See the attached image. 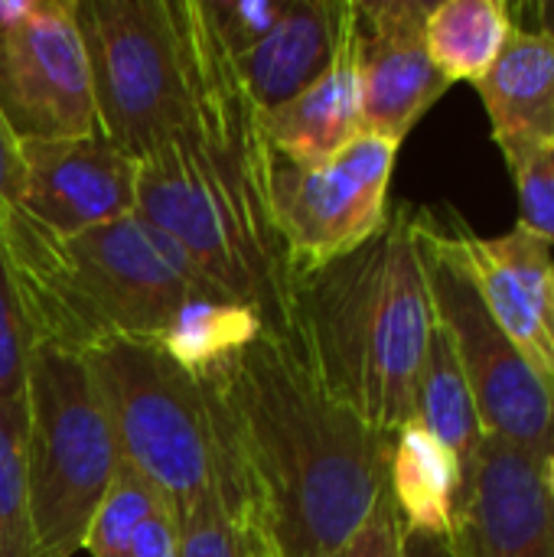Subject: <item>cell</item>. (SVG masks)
Listing matches in <instances>:
<instances>
[{
	"mask_svg": "<svg viewBox=\"0 0 554 557\" xmlns=\"http://www.w3.org/2000/svg\"><path fill=\"white\" fill-rule=\"evenodd\" d=\"M271 170L261 111L232 69L196 121L140 160L134 212L225 300L251 307L268 330H287L294 281L271 215Z\"/></svg>",
	"mask_w": 554,
	"mask_h": 557,
	"instance_id": "7a4b0ae2",
	"label": "cell"
},
{
	"mask_svg": "<svg viewBox=\"0 0 554 557\" xmlns=\"http://www.w3.org/2000/svg\"><path fill=\"white\" fill-rule=\"evenodd\" d=\"M398 147L359 134L323 163L300 166L274 157L271 215L294 284L359 251L385 228Z\"/></svg>",
	"mask_w": 554,
	"mask_h": 557,
	"instance_id": "9c48e42d",
	"label": "cell"
},
{
	"mask_svg": "<svg viewBox=\"0 0 554 557\" xmlns=\"http://www.w3.org/2000/svg\"><path fill=\"white\" fill-rule=\"evenodd\" d=\"M33 10V0H0V26L16 23L20 16H26Z\"/></svg>",
	"mask_w": 554,
	"mask_h": 557,
	"instance_id": "4dcf8cb0",
	"label": "cell"
},
{
	"mask_svg": "<svg viewBox=\"0 0 554 557\" xmlns=\"http://www.w3.org/2000/svg\"><path fill=\"white\" fill-rule=\"evenodd\" d=\"M23 180V157H20V137L10 131L7 117L0 114V212L16 202Z\"/></svg>",
	"mask_w": 554,
	"mask_h": 557,
	"instance_id": "f1b7e54d",
	"label": "cell"
},
{
	"mask_svg": "<svg viewBox=\"0 0 554 557\" xmlns=\"http://www.w3.org/2000/svg\"><path fill=\"white\" fill-rule=\"evenodd\" d=\"M176 548H180V519L173 516L170 506H163L140 529L131 557H176Z\"/></svg>",
	"mask_w": 554,
	"mask_h": 557,
	"instance_id": "83f0119b",
	"label": "cell"
},
{
	"mask_svg": "<svg viewBox=\"0 0 554 557\" xmlns=\"http://www.w3.org/2000/svg\"><path fill=\"white\" fill-rule=\"evenodd\" d=\"M454 542L460 557H554L545 460L487 437Z\"/></svg>",
	"mask_w": 554,
	"mask_h": 557,
	"instance_id": "4fadbf2b",
	"label": "cell"
},
{
	"mask_svg": "<svg viewBox=\"0 0 554 557\" xmlns=\"http://www.w3.org/2000/svg\"><path fill=\"white\" fill-rule=\"evenodd\" d=\"M519 189V225L554 251V140L500 147Z\"/></svg>",
	"mask_w": 554,
	"mask_h": 557,
	"instance_id": "603a6c76",
	"label": "cell"
},
{
	"mask_svg": "<svg viewBox=\"0 0 554 557\" xmlns=\"http://www.w3.org/2000/svg\"><path fill=\"white\" fill-rule=\"evenodd\" d=\"M264 330V320L245 304L189 297L160 336V349L193 379H206L212 369L251 346Z\"/></svg>",
	"mask_w": 554,
	"mask_h": 557,
	"instance_id": "ffe728a7",
	"label": "cell"
},
{
	"mask_svg": "<svg viewBox=\"0 0 554 557\" xmlns=\"http://www.w3.org/2000/svg\"><path fill=\"white\" fill-rule=\"evenodd\" d=\"M0 245L33 343L82 359L114 343H160L189 297H222L137 212L59 235L7 206Z\"/></svg>",
	"mask_w": 554,
	"mask_h": 557,
	"instance_id": "3957f363",
	"label": "cell"
},
{
	"mask_svg": "<svg viewBox=\"0 0 554 557\" xmlns=\"http://www.w3.org/2000/svg\"><path fill=\"white\" fill-rule=\"evenodd\" d=\"M424 0H353L362 131L402 144L451 88L424 42Z\"/></svg>",
	"mask_w": 554,
	"mask_h": 557,
	"instance_id": "8fae6325",
	"label": "cell"
},
{
	"mask_svg": "<svg viewBox=\"0 0 554 557\" xmlns=\"http://www.w3.org/2000/svg\"><path fill=\"white\" fill-rule=\"evenodd\" d=\"M23 180L16 209L36 225L78 235L137 209L140 163L101 131L88 137L20 140Z\"/></svg>",
	"mask_w": 554,
	"mask_h": 557,
	"instance_id": "7c38bea8",
	"label": "cell"
},
{
	"mask_svg": "<svg viewBox=\"0 0 554 557\" xmlns=\"http://www.w3.org/2000/svg\"><path fill=\"white\" fill-rule=\"evenodd\" d=\"M0 114L20 140L98 131L91 69L72 0H33L26 16L0 26Z\"/></svg>",
	"mask_w": 554,
	"mask_h": 557,
	"instance_id": "30bf717a",
	"label": "cell"
},
{
	"mask_svg": "<svg viewBox=\"0 0 554 557\" xmlns=\"http://www.w3.org/2000/svg\"><path fill=\"white\" fill-rule=\"evenodd\" d=\"M353 0H287L274 29L242 59L238 82L264 114L310 88L340 55Z\"/></svg>",
	"mask_w": 554,
	"mask_h": 557,
	"instance_id": "5bb4252c",
	"label": "cell"
},
{
	"mask_svg": "<svg viewBox=\"0 0 554 557\" xmlns=\"http://www.w3.org/2000/svg\"><path fill=\"white\" fill-rule=\"evenodd\" d=\"M255 557H258V555H255Z\"/></svg>",
	"mask_w": 554,
	"mask_h": 557,
	"instance_id": "836d02e7",
	"label": "cell"
},
{
	"mask_svg": "<svg viewBox=\"0 0 554 557\" xmlns=\"http://www.w3.org/2000/svg\"><path fill=\"white\" fill-rule=\"evenodd\" d=\"M545 486H549V499H552V512H554V454L545 460Z\"/></svg>",
	"mask_w": 554,
	"mask_h": 557,
	"instance_id": "1f68e13d",
	"label": "cell"
},
{
	"mask_svg": "<svg viewBox=\"0 0 554 557\" xmlns=\"http://www.w3.org/2000/svg\"><path fill=\"white\" fill-rule=\"evenodd\" d=\"M291 330L336 398L389 437L405 428L434 333L415 212L398 206L369 245L297 281Z\"/></svg>",
	"mask_w": 554,
	"mask_h": 557,
	"instance_id": "277c9868",
	"label": "cell"
},
{
	"mask_svg": "<svg viewBox=\"0 0 554 557\" xmlns=\"http://www.w3.org/2000/svg\"><path fill=\"white\" fill-rule=\"evenodd\" d=\"M552 271H554V251H552Z\"/></svg>",
	"mask_w": 554,
	"mask_h": 557,
	"instance_id": "d6a6232c",
	"label": "cell"
},
{
	"mask_svg": "<svg viewBox=\"0 0 554 557\" xmlns=\"http://www.w3.org/2000/svg\"><path fill=\"white\" fill-rule=\"evenodd\" d=\"M405 557H460L454 539L434 535H405Z\"/></svg>",
	"mask_w": 554,
	"mask_h": 557,
	"instance_id": "f546056e",
	"label": "cell"
},
{
	"mask_svg": "<svg viewBox=\"0 0 554 557\" xmlns=\"http://www.w3.org/2000/svg\"><path fill=\"white\" fill-rule=\"evenodd\" d=\"M104 398L121 463L140 473L176 519L216 486L219 444L199 379L160 343H114L85 356Z\"/></svg>",
	"mask_w": 554,
	"mask_h": 557,
	"instance_id": "52a82bcc",
	"label": "cell"
},
{
	"mask_svg": "<svg viewBox=\"0 0 554 557\" xmlns=\"http://www.w3.org/2000/svg\"><path fill=\"white\" fill-rule=\"evenodd\" d=\"M415 235L434 320L454 343L483 434L549 460L554 454V392L493 320L467 255L464 222L444 228L431 212H415Z\"/></svg>",
	"mask_w": 554,
	"mask_h": 557,
	"instance_id": "ba28073f",
	"label": "cell"
},
{
	"mask_svg": "<svg viewBox=\"0 0 554 557\" xmlns=\"http://www.w3.org/2000/svg\"><path fill=\"white\" fill-rule=\"evenodd\" d=\"M26 493L42 557H75L121 470L88 359L36 346L26 388Z\"/></svg>",
	"mask_w": 554,
	"mask_h": 557,
	"instance_id": "8992f818",
	"label": "cell"
},
{
	"mask_svg": "<svg viewBox=\"0 0 554 557\" xmlns=\"http://www.w3.org/2000/svg\"><path fill=\"white\" fill-rule=\"evenodd\" d=\"M219 493L258 557H333L389 490L392 437L336 398L297 333L264 330L199 379Z\"/></svg>",
	"mask_w": 554,
	"mask_h": 557,
	"instance_id": "6da1fadb",
	"label": "cell"
},
{
	"mask_svg": "<svg viewBox=\"0 0 554 557\" xmlns=\"http://www.w3.org/2000/svg\"><path fill=\"white\" fill-rule=\"evenodd\" d=\"M264 140L271 153L284 163H323L353 144L362 131V101H359V69L353 46V10L349 29L333 65L297 98L261 114Z\"/></svg>",
	"mask_w": 554,
	"mask_h": 557,
	"instance_id": "9a60e30c",
	"label": "cell"
},
{
	"mask_svg": "<svg viewBox=\"0 0 554 557\" xmlns=\"http://www.w3.org/2000/svg\"><path fill=\"white\" fill-rule=\"evenodd\" d=\"M513 29L503 0H444L431 3L424 42L434 69L454 82H480L500 59Z\"/></svg>",
	"mask_w": 554,
	"mask_h": 557,
	"instance_id": "d6986e66",
	"label": "cell"
},
{
	"mask_svg": "<svg viewBox=\"0 0 554 557\" xmlns=\"http://www.w3.org/2000/svg\"><path fill=\"white\" fill-rule=\"evenodd\" d=\"M98 131L137 163L180 137L235 69L199 0H72Z\"/></svg>",
	"mask_w": 554,
	"mask_h": 557,
	"instance_id": "5b68a950",
	"label": "cell"
},
{
	"mask_svg": "<svg viewBox=\"0 0 554 557\" xmlns=\"http://www.w3.org/2000/svg\"><path fill=\"white\" fill-rule=\"evenodd\" d=\"M33 352L36 343L0 245V405L3 408H26Z\"/></svg>",
	"mask_w": 554,
	"mask_h": 557,
	"instance_id": "d4e9b609",
	"label": "cell"
},
{
	"mask_svg": "<svg viewBox=\"0 0 554 557\" xmlns=\"http://www.w3.org/2000/svg\"><path fill=\"white\" fill-rule=\"evenodd\" d=\"M163 506L170 503L140 473L121 463L114 483L108 486L88 522L82 552H88V557H131L140 529Z\"/></svg>",
	"mask_w": 554,
	"mask_h": 557,
	"instance_id": "44dd1931",
	"label": "cell"
},
{
	"mask_svg": "<svg viewBox=\"0 0 554 557\" xmlns=\"http://www.w3.org/2000/svg\"><path fill=\"white\" fill-rule=\"evenodd\" d=\"M26 408L0 405V557H42L26 493Z\"/></svg>",
	"mask_w": 554,
	"mask_h": 557,
	"instance_id": "7402d4cb",
	"label": "cell"
},
{
	"mask_svg": "<svg viewBox=\"0 0 554 557\" xmlns=\"http://www.w3.org/2000/svg\"><path fill=\"white\" fill-rule=\"evenodd\" d=\"M477 91L500 147L516 140H554L552 36L513 23L500 59L477 82Z\"/></svg>",
	"mask_w": 554,
	"mask_h": 557,
	"instance_id": "2e32d148",
	"label": "cell"
},
{
	"mask_svg": "<svg viewBox=\"0 0 554 557\" xmlns=\"http://www.w3.org/2000/svg\"><path fill=\"white\" fill-rule=\"evenodd\" d=\"M428 434H434L460 463L464 480H467V493L473 483V470H477V457L480 447L487 441L483 424H480V411L470 392V382L460 369V359L454 352L451 336L444 333V326L434 320V333L428 343V356L418 375V388H415V418ZM467 503V499H464Z\"/></svg>",
	"mask_w": 554,
	"mask_h": 557,
	"instance_id": "ac0fdd59",
	"label": "cell"
},
{
	"mask_svg": "<svg viewBox=\"0 0 554 557\" xmlns=\"http://www.w3.org/2000/svg\"><path fill=\"white\" fill-rule=\"evenodd\" d=\"M389 493L395 499L405 535H457L467 499L464 470L457 457L418 421H408L392 434Z\"/></svg>",
	"mask_w": 554,
	"mask_h": 557,
	"instance_id": "e0dca14e",
	"label": "cell"
},
{
	"mask_svg": "<svg viewBox=\"0 0 554 557\" xmlns=\"http://www.w3.org/2000/svg\"><path fill=\"white\" fill-rule=\"evenodd\" d=\"M255 542L235 512L225 506L219 486L206 490L180 519L176 557H255Z\"/></svg>",
	"mask_w": 554,
	"mask_h": 557,
	"instance_id": "cb8c5ba5",
	"label": "cell"
},
{
	"mask_svg": "<svg viewBox=\"0 0 554 557\" xmlns=\"http://www.w3.org/2000/svg\"><path fill=\"white\" fill-rule=\"evenodd\" d=\"M199 7L222 52L242 59L274 29L287 0H199Z\"/></svg>",
	"mask_w": 554,
	"mask_h": 557,
	"instance_id": "484cf974",
	"label": "cell"
},
{
	"mask_svg": "<svg viewBox=\"0 0 554 557\" xmlns=\"http://www.w3.org/2000/svg\"><path fill=\"white\" fill-rule=\"evenodd\" d=\"M333 557H405V525L389 490L379 496L376 509L359 525V532Z\"/></svg>",
	"mask_w": 554,
	"mask_h": 557,
	"instance_id": "4316f807",
	"label": "cell"
}]
</instances>
